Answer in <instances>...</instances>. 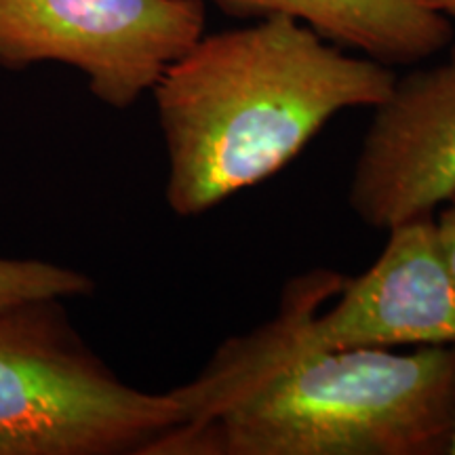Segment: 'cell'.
Returning a JSON list of instances; mask_svg holds the SVG:
<instances>
[{
  "label": "cell",
  "mask_w": 455,
  "mask_h": 455,
  "mask_svg": "<svg viewBox=\"0 0 455 455\" xmlns=\"http://www.w3.org/2000/svg\"><path fill=\"white\" fill-rule=\"evenodd\" d=\"M93 281L83 272L43 259L0 258V312L38 299L83 298Z\"/></svg>",
  "instance_id": "obj_8"
},
{
  "label": "cell",
  "mask_w": 455,
  "mask_h": 455,
  "mask_svg": "<svg viewBox=\"0 0 455 455\" xmlns=\"http://www.w3.org/2000/svg\"><path fill=\"white\" fill-rule=\"evenodd\" d=\"M276 318L308 348L455 346V284L435 215L390 228L384 251L363 275L315 270L289 281Z\"/></svg>",
  "instance_id": "obj_4"
},
{
  "label": "cell",
  "mask_w": 455,
  "mask_h": 455,
  "mask_svg": "<svg viewBox=\"0 0 455 455\" xmlns=\"http://www.w3.org/2000/svg\"><path fill=\"white\" fill-rule=\"evenodd\" d=\"M447 455H455V426H453V436H451V445H449Z\"/></svg>",
  "instance_id": "obj_11"
},
{
  "label": "cell",
  "mask_w": 455,
  "mask_h": 455,
  "mask_svg": "<svg viewBox=\"0 0 455 455\" xmlns=\"http://www.w3.org/2000/svg\"><path fill=\"white\" fill-rule=\"evenodd\" d=\"M435 224L443 258H445L447 270L455 284V195L436 209Z\"/></svg>",
  "instance_id": "obj_9"
},
{
  "label": "cell",
  "mask_w": 455,
  "mask_h": 455,
  "mask_svg": "<svg viewBox=\"0 0 455 455\" xmlns=\"http://www.w3.org/2000/svg\"><path fill=\"white\" fill-rule=\"evenodd\" d=\"M395 81L390 66L348 55L284 15L203 34L150 91L169 209L196 218L261 184L339 112L382 104Z\"/></svg>",
  "instance_id": "obj_2"
},
{
  "label": "cell",
  "mask_w": 455,
  "mask_h": 455,
  "mask_svg": "<svg viewBox=\"0 0 455 455\" xmlns=\"http://www.w3.org/2000/svg\"><path fill=\"white\" fill-rule=\"evenodd\" d=\"M236 20L291 17L341 49L386 66H413L453 43L447 17L413 0H203Z\"/></svg>",
  "instance_id": "obj_7"
},
{
  "label": "cell",
  "mask_w": 455,
  "mask_h": 455,
  "mask_svg": "<svg viewBox=\"0 0 455 455\" xmlns=\"http://www.w3.org/2000/svg\"><path fill=\"white\" fill-rule=\"evenodd\" d=\"M60 301L0 312V455H144L181 422L180 398L124 384Z\"/></svg>",
  "instance_id": "obj_3"
},
{
  "label": "cell",
  "mask_w": 455,
  "mask_h": 455,
  "mask_svg": "<svg viewBox=\"0 0 455 455\" xmlns=\"http://www.w3.org/2000/svg\"><path fill=\"white\" fill-rule=\"evenodd\" d=\"M413 3L422 4V7L435 11L443 17H447L455 28V0H413Z\"/></svg>",
  "instance_id": "obj_10"
},
{
  "label": "cell",
  "mask_w": 455,
  "mask_h": 455,
  "mask_svg": "<svg viewBox=\"0 0 455 455\" xmlns=\"http://www.w3.org/2000/svg\"><path fill=\"white\" fill-rule=\"evenodd\" d=\"M173 392L184 418L144 455H447L455 346L308 348L275 316Z\"/></svg>",
  "instance_id": "obj_1"
},
{
  "label": "cell",
  "mask_w": 455,
  "mask_h": 455,
  "mask_svg": "<svg viewBox=\"0 0 455 455\" xmlns=\"http://www.w3.org/2000/svg\"><path fill=\"white\" fill-rule=\"evenodd\" d=\"M207 26L203 0H0V66L57 61L127 110L156 87Z\"/></svg>",
  "instance_id": "obj_5"
},
{
  "label": "cell",
  "mask_w": 455,
  "mask_h": 455,
  "mask_svg": "<svg viewBox=\"0 0 455 455\" xmlns=\"http://www.w3.org/2000/svg\"><path fill=\"white\" fill-rule=\"evenodd\" d=\"M352 169V212L373 230L435 215L455 195V44L443 64L396 76Z\"/></svg>",
  "instance_id": "obj_6"
}]
</instances>
